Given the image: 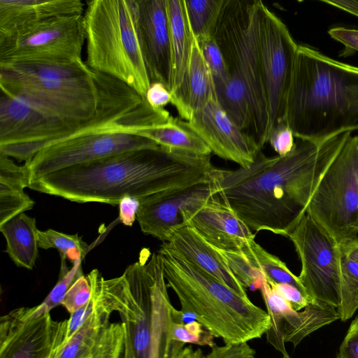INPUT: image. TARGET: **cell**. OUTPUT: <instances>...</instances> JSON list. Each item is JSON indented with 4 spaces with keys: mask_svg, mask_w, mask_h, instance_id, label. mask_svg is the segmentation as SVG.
Listing matches in <instances>:
<instances>
[{
    "mask_svg": "<svg viewBox=\"0 0 358 358\" xmlns=\"http://www.w3.org/2000/svg\"><path fill=\"white\" fill-rule=\"evenodd\" d=\"M350 135L346 132L321 142L299 139L287 155L268 157L260 151L247 168H215L218 194L252 231L287 236Z\"/></svg>",
    "mask_w": 358,
    "mask_h": 358,
    "instance_id": "1",
    "label": "cell"
},
{
    "mask_svg": "<svg viewBox=\"0 0 358 358\" xmlns=\"http://www.w3.org/2000/svg\"><path fill=\"white\" fill-rule=\"evenodd\" d=\"M215 168L210 155L158 145L68 167L31 182L29 188L74 202L115 206L125 198L140 201L203 181Z\"/></svg>",
    "mask_w": 358,
    "mask_h": 358,
    "instance_id": "2",
    "label": "cell"
},
{
    "mask_svg": "<svg viewBox=\"0 0 358 358\" xmlns=\"http://www.w3.org/2000/svg\"><path fill=\"white\" fill-rule=\"evenodd\" d=\"M285 121L314 142L358 130V67L299 45Z\"/></svg>",
    "mask_w": 358,
    "mask_h": 358,
    "instance_id": "3",
    "label": "cell"
},
{
    "mask_svg": "<svg viewBox=\"0 0 358 358\" xmlns=\"http://www.w3.org/2000/svg\"><path fill=\"white\" fill-rule=\"evenodd\" d=\"M259 0H224L213 38L224 59L229 80L217 91L231 120L262 149L267 143V105L262 80Z\"/></svg>",
    "mask_w": 358,
    "mask_h": 358,
    "instance_id": "4",
    "label": "cell"
},
{
    "mask_svg": "<svg viewBox=\"0 0 358 358\" xmlns=\"http://www.w3.org/2000/svg\"><path fill=\"white\" fill-rule=\"evenodd\" d=\"M168 287L176 294L181 310L194 315L224 343L260 338L271 327L266 310L196 268L163 242L158 250Z\"/></svg>",
    "mask_w": 358,
    "mask_h": 358,
    "instance_id": "5",
    "label": "cell"
},
{
    "mask_svg": "<svg viewBox=\"0 0 358 358\" xmlns=\"http://www.w3.org/2000/svg\"><path fill=\"white\" fill-rule=\"evenodd\" d=\"M86 3L85 63L145 98L152 82L138 27L137 0H92Z\"/></svg>",
    "mask_w": 358,
    "mask_h": 358,
    "instance_id": "6",
    "label": "cell"
},
{
    "mask_svg": "<svg viewBox=\"0 0 358 358\" xmlns=\"http://www.w3.org/2000/svg\"><path fill=\"white\" fill-rule=\"evenodd\" d=\"M113 77L79 59L66 63H0L1 92L28 96L73 120L97 113Z\"/></svg>",
    "mask_w": 358,
    "mask_h": 358,
    "instance_id": "7",
    "label": "cell"
},
{
    "mask_svg": "<svg viewBox=\"0 0 358 358\" xmlns=\"http://www.w3.org/2000/svg\"><path fill=\"white\" fill-rule=\"evenodd\" d=\"M128 110L123 98L110 92L93 118L76 123L61 118L27 96L1 92L0 153L25 162L41 150L111 123Z\"/></svg>",
    "mask_w": 358,
    "mask_h": 358,
    "instance_id": "8",
    "label": "cell"
},
{
    "mask_svg": "<svg viewBox=\"0 0 358 358\" xmlns=\"http://www.w3.org/2000/svg\"><path fill=\"white\" fill-rule=\"evenodd\" d=\"M171 115L144 101L134 110L110 124L49 145L25 162L30 183L49 173L92 162L117 153L159 145L139 135L141 129L166 122Z\"/></svg>",
    "mask_w": 358,
    "mask_h": 358,
    "instance_id": "9",
    "label": "cell"
},
{
    "mask_svg": "<svg viewBox=\"0 0 358 358\" xmlns=\"http://www.w3.org/2000/svg\"><path fill=\"white\" fill-rule=\"evenodd\" d=\"M306 212L338 245L358 238V136L348 137L317 185Z\"/></svg>",
    "mask_w": 358,
    "mask_h": 358,
    "instance_id": "10",
    "label": "cell"
},
{
    "mask_svg": "<svg viewBox=\"0 0 358 358\" xmlns=\"http://www.w3.org/2000/svg\"><path fill=\"white\" fill-rule=\"evenodd\" d=\"M164 275L158 252L142 250L138 261L119 277L102 280L103 292L115 312L119 313L136 358H148L155 294Z\"/></svg>",
    "mask_w": 358,
    "mask_h": 358,
    "instance_id": "11",
    "label": "cell"
},
{
    "mask_svg": "<svg viewBox=\"0 0 358 358\" xmlns=\"http://www.w3.org/2000/svg\"><path fill=\"white\" fill-rule=\"evenodd\" d=\"M83 15L50 18L0 36V63H66L82 59Z\"/></svg>",
    "mask_w": 358,
    "mask_h": 358,
    "instance_id": "12",
    "label": "cell"
},
{
    "mask_svg": "<svg viewBox=\"0 0 358 358\" xmlns=\"http://www.w3.org/2000/svg\"><path fill=\"white\" fill-rule=\"evenodd\" d=\"M287 237L301 264L298 276L310 299L340 305L341 257L338 243L306 212Z\"/></svg>",
    "mask_w": 358,
    "mask_h": 358,
    "instance_id": "13",
    "label": "cell"
},
{
    "mask_svg": "<svg viewBox=\"0 0 358 358\" xmlns=\"http://www.w3.org/2000/svg\"><path fill=\"white\" fill-rule=\"evenodd\" d=\"M262 80L267 105L266 140L272 129L285 122L286 102L298 46L287 26L263 3L259 35Z\"/></svg>",
    "mask_w": 358,
    "mask_h": 358,
    "instance_id": "14",
    "label": "cell"
},
{
    "mask_svg": "<svg viewBox=\"0 0 358 358\" xmlns=\"http://www.w3.org/2000/svg\"><path fill=\"white\" fill-rule=\"evenodd\" d=\"M68 319L58 321L50 313L26 319L23 308L0 318V358H55L66 335Z\"/></svg>",
    "mask_w": 358,
    "mask_h": 358,
    "instance_id": "15",
    "label": "cell"
},
{
    "mask_svg": "<svg viewBox=\"0 0 358 358\" xmlns=\"http://www.w3.org/2000/svg\"><path fill=\"white\" fill-rule=\"evenodd\" d=\"M217 192L213 171L203 181L141 199L136 220L145 234L166 242L173 231L185 226L184 215L188 210Z\"/></svg>",
    "mask_w": 358,
    "mask_h": 358,
    "instance_id": "16",
    "label": "cell"
},
{
    "mask_svg": "<svg viewBox=\"0 0 358 358\" xmlns=\"http://www.w3.org/2000/svg\"><path fill=\"white\" fill-rule=\"evenodd\" d=\"M186 124L208 146L212 153L247 168L261 151L256 141L229 116L218 99L194 113Z\"/></svg>",
    "mask_w": 358,
    "mask_h": 358,
    "instance_id": "17",
    "label": "cell"
},
{
    "mask_svg": "<svg viewBox=\"0 0 358 358\" xmlns=\"http://www.w3.org/2000/svg\"><path fill=\"white\" fill-rule=\"evenodd\" d=\"M184 222L212 246L224 251L241 250L255 237L218 192L188 210Z\"/></svg>",
    "mask_w": 358,
    "mask_h": 358,
    "instance_id": "18",
    "label": "cell"
},
{
    "mask_svg": "<svg viewBox=\"0 0 358 358\" xmlns=\"http://www.w3.org/2000/svg\"><path fill=\"white\" fill-rule=\"evenodd\" d=\"M137 1L138 27L151 82H160L169 90L171 45L166 1Z\"/></svg>",
    "mask_w": 358,
    "mask_h": 358,
    "instance_id": "19",
    "label": "cell"
},
{
    "mask_svg": "<svg viewBox=\"0 0 358 358\" xmlns=\"http://www.w3.org/2000/svg\"><path fill=\"white\" fill-rule=\"evenodd\" d=\"M171 45V104L180 118L188 121L191 115L186 97V81L192 52L193 34L190 29L184 0H166Z\"/></svg>",
    "mask_w": 358,
    "mask_h": 358,
    "instance_id": "20",
    "label": "cell"
},
{
    "mask_svg": "<svg viewBox=\"0 0 358 358\" xmlns=\"http://www.w3.org/2000/svg\"><path fill=\"white\" fill-rule=\"evenodd\" d=\"M164 243L201 271L241 296L248 297L246 289L233 274L219 250L205 241L192 227L185 225L176 229Z\"/></svg>",
    "mask_w": 358,
    "mask_h": 358,
    "instance_id": "21",
    "label": "cell"
},
{
    "mask_svg": "<svg viewBox=\"0 0 358 358\" xmlns=\"http://www.w3.org/2000/svg\"><path fill=\"white\" fill-rule=\"evenodd\" d=\"M81 0H0V36L50 18L83 15Z\"/></svg>",
    "mask_w": 358,
    "mask_h": 358,
    "instance_id": "22",
    "label": "cell"
},
{
    "mask_svg": "<svg viewBox=\"0 0 358 358\" xmlns=\"http://www.w3.org/2000/svg\"><path fill=\"white\" fill-rule=\"evenodd\" d=\"M10 158L0 153V225L34 205L24 192L30 185L27 165H17Z\"/></svg>",
    "mask_w": 358,
    "mask_h": 358,
    "instance_id": "23",
    "label": "cell"
},
{
    "mask_svg": "<svg viewBox=\"0 0 358 358\" xmlns=\"http://www.w3.org/2000/svg\"><path fill=\"white\" fill-rule=\"evenodd\" d=\"M90 284L94 298V310L77 331L64 343L55 358L83 357L101 329L110 322L114 311L102 294L101 281L94 278L90 280Z\"/></svg>",
    "mask_w": 358,
    "mask_h": 358,
    "instance_id": "24",
    "label": "cell"
},
{
    "mask_svg": "<svg viewBox=\"0 0 358 358\" xmlns=\"http://www.w3.org/2000/svg\"><path fill=\"white\" fill-rule=\"evenodd\" d=\"M6 241V252L19 267L32 269L38 255V231L35 218L22 213L2 225Z\"/></svg>",
    "mask_w": 358,
    "mask_h": 358,
    "instance_id": "25",
    "label": "cell"
},
{
    "mask_svg": "<svg viewBox=\"0 0 358 358\" xmlns=\"http://www.w3.org/2000/svg\"><path fill=\"white\" fill-rule=\"evenodd\" d=\"M340 320L336 308L326 303L312 300L300 311L292 307L282 316V329L285 343L296 347L306 337Z\"/></svg>",
    "mask_w": 358,
    "mask_h": 358,
    "instance_id": "26",
    "label": "cell"
},
{
    "mask_svg": "<svg viewBox=\"0 0 358 358\" xmlns=\"http://www.w3.org/2000/svg\"><path fill=\"white\" fill-rule=\"evenodd\" d=\"M137 133L170 150L199 156H208L212 153L205 142L180 117L171 116L166 122Z\"/></svg>",
    "mask_w": 358,
    "mask_h": 358,
    "instance_id": "27",
    "label": "cell"
},
{
    "mask_svg": "<svg viewBox=\"0 0 358 358\" xmlns=\"http://www.w3.org/2000/svg\"><path fill=\"white\" fill-rule=\"evenodd\" d=\"M186 97L191 117L210 101L218 99L213 75L194 36L187 76Z\"/></svg>",
    "mask_w": 358,
    "mask_h": 358,
    "instance_id": "28",
    "label": "cell"
},
{
    "mask_svg": "<svg viewBox=\"0 0 358 358\" xmlns=\"http://www.w3.org/2000/svg\"><path fill=\"white\" fill-rule=\"evenodd\" d=\"M241 250L244 252L250 264L264 275L268 282L293 285L310 299L299 277L288 268L285 262L264 249L255 239L247 243Z\"/></svg>",
    "mask_w": 358,
    "mask_h": 358,
    "instance_id": "29",
    "label": "cell"
},
{
    "mask_svg": "<svg viewBox=\"0 0 358 358\" xmlns=\"http://www.w3.org/2000/svg\"><path fill=\"white\" fill-rule=\"evenodd\" d=\"M190 29L198 43L213 38L224 0H184Z\"/></svg>",
    "mask_w": 358,
    "mask_h": 358,
    "instance_id": "30",
    "label": "cell"
},
{
    "mask_svg": "<svg viewBox=\"0 0 358 358\" xmlns=\"http://www.w3.org/2000/svg\"><path fill=\"white\" fill-rule=\"evenodd\" d=\"M260 290L271 321V327L265 334L266 340L282 355L283 358H290L285 348L282 321L284 312L292 306L271 289L266 279L263 280Z\"/></svg>",
    "mask_w": 358,
    "mask_h": 358,
    "instance_id": "31",
    "label": "cell"
},
{
    "mask_svg": "<svg viewBox=\"0 0 358 358\" xmlns=\"http://www.w3.org/2000/svg\"><path fill=\"white\" fill-rule=\"evenodd\" d=\"M358 309V264L341 253L340 320L346 322Z\"/></svg>",
    "mask_w": 358,
    "mask_h": 358,
    "instance_id": "32",
    "label": "cell"
},
{
    "mask_svg": "<svg viewBox=\"0 0 358 358\" xmlns=\"http://www.w3.org/2000/svg\"><path fill=\"white\" fill-rule=\"evenodd\" d=\"M125 330L122 322H108L85 355L87 358H123Z\"/></svg>",
    "mask_w": 358,
    "mask_h": 358,
    "instance_id": "33",
    "label": "cell"
},
{
    "mask_svg": "<svg viewBox=\"0 0 358 358\" xmlns=\"http://www.w3.org/2000/svg\"><path fill=\"white\" fill-rule=\"evenodd\" d=\"M61 266L58 282L43 302L34 307H24L26 319L34 318L50 313L51 310L61 305L71 285L78 278L83 275L81 268V259L73 262V266L71 269H68L66 266Z\"/></svg>",
    "mask_w": 358,
    "mask_h": 358,
    "instance_id": "34",
    "label": "cell"
},
{
    "mask_svg": "<svg viewBox=\"0 0 358 358\" xmlns=\"http://www.w3.org/2000/svg\"><path fill=\"white\" fill-rule=\"evenodd\" d=\"M38 247L42 249L55 248L61 259H69L73 262L81 259L88 248L87 244L78 234L69 235L53 229L38 231Z\"/></svg>",
    "mask_w": 358,
    "mask_h": 358,
    "instance_id": "35",
    "label": "cell"
},
{
    "mask_svg": "<svg viewBox=\"0 0 358 358\" xmlns=\"http://www.w3.org/2000/svg\"><path fill=\"white\" fill-rule=\"evenodd\" d=\"M218 250L224 258L233 274L245 289L249 288L252 290L261 289L265 278L250 264L242 250Z\"/></svg>",
    "mask_w": 358,
    "mask_h": 358,
    "instance_id": "36",
    "label": "cell"
},
{
    "mask_svg": "<svg viewBox=\"0 0 358 358\" xmlns=\"http://www.w3.org/2000/svg\"><path fill=\"white\" fill-rule=\"evenodd\" d=\"M180 310H177L168 329L169 337L183 343L207 345L211 348L214 344L213 336L203 326L194 320L187 323L177 321Z\"/></svg>",
    "mask_w": 358,
    "mask_h": 358,
    "instance_id": "37",
    "label": "cell"
},
{
    "mask_svg": "<svg viewBox=\"0 0 358 358\" xmlns=\"http://www.w3.org/2000/svg\"><path fill=\"white\" fill-rule=\"evenodd\" d=\"M198 43L213 75L216 91H218L229 80V72L222 52L213 38Z\"/></svg>",
    "mask_w": 358,
    "mask_h": 358,
    "instance_id": "38",
    "label": "cell"
},
{
    "mask_svg": "<svg viewBox=\"0 0 358 358\" xmlns=\"http://www.w3.org/2000/svg\"><path fill=\"white\" fill-rule=\"evenodd\" d=\"M89 280L84 275L78 278L66 293L61 305L72 314L86 304L91 298Z\"/></svg>",
    "mask_w": 358,
    "mask_h": 358,
    "instance_id": "39",
    "label": "cell"
},
{
    "mask_svg": "<svg viewBox=\"0 0 358 358\" xmlns=\"http://www.w3.org/2000/svg\"><path fill=\"white\" fill-rule=\"evenodd\" d=\"M268 143L278 156L289 154L296 147L294 134L286 122H280L272 129Z\"/></svg>",
    "mask_w": 358,
    "mask_h": 358,
    "instance_id": "40",
    "label": "cell"
},
{
    "mask_svg": "<svg viewBox=\"0 0 358 358\" xmlns=\"http://www.w3.org/2000/svg\"><path fill=\"white\" fill-rule=\"evenodd\" d=\"M160 358H206L201 348L172 340L166 332L163 341Z\"/></svg>",
    "mask_w": 358,
    "mask_h": 358,
    "instance_id": "41",
    "label": "cell"
},
{
    "mask_svg": "<svg viewBox=\"0 0 358 358\" xmlns=\"http://www.w3.org/2000/svg\"><path fill=\"white\" fill-rule=\"evenodd\" d=\"M256 351L248 342L224 343L223 345L215 344L206 355V358H256Z\"/></svg>",
    "mask_w": 358,
    "mask_h": 358,
    "instance_id": "42",
    "label": "cell"
},
{
    "mask_svg": "<svg viewBox=\"0 0 358 358\" xmlns=\"http://www.w3.org/2000/svg\"><path fill=\"white\" fill-rule=\"evenodd\" d=\"M271 289L284 298L296 311L303 310L312 301L296 287L284 283L268 282Z\"/></svg>",
    "mask_w": 358,
    "mask_h": 358,
    "instance_id": "43",
    "label": "cell"
},
{
    "mask_svg": "<svg viewBox=\"0 0 358 358\" xmlns=\"http://www.w3.org/2000/svg\"><path fill=\"white\" fill-rule=\"evenodd\" d=\"M336 358H358V315L351 322Z\"/></svg>",
    "mask_w": 358,
    "mask_h": 358,
    "instance_id": "44",
    "label": "cell"
},
{
    "mask_svg": "<svg viewBox=\"0 0 358 358\" xmlns=\"http://www.w3.org/2000/svg\"><path fill=\"white\" fill-rule=\"evenodd\" d=\"M145 99L152 108L163 109L172 101V95L169 90L162 83H151Z\"/></svg>",
    "mask_w": 358,
    "mask_h": 358,
    "instance_id": "45",
    "label": "cell"
},
{
    "mask_svg": "<svg viewBox=\"0 0 358 358\" xmlns=\"http://www.w3.org/2000/svg\"><path fill=\"white\" fill-rule=\"evenodd\" d=\"M329 36L345 47V54L358 52V29L334 27L329 30Z\"/></svg>",
    "mask_w": 358,
    "mask_h": 358,
    "instance_id": "46",
    "label": "cell"
},
{
    "mask_svg": "<svg viewBox=\"0 0 358 358\" xmlns=\"http://www.w3.org/2000/svg\"><path fill=\"white\" fill-rule=\"evenodd\" d=\"M120 220L127 226H131L136 219L139 201L133 198H125L119 203Z\"/></svg>",
    "mask_w": 358,
    "mask_h": 358,
    "instance_id": "47",
    "label": "cell"
},
{
    "mask_svg": "<svg viewBox=\"0 0 358 358\" xmlns=\"http://www.w3.org/2000/svg\"><path fill=\"white\" fill-rule=\"evenodd\" d=\"M320 1L358 17V1L357 0H322Z\"/></svg>",
    "mask_w": 358,
    "mask_h": 358,
    "instance_id": "48",
    "label": "cell"
},
{
    "mask_svg": "<svg viewBox=\"0 0 358 358\" xmlns=\"http://www.w3.org/2000/svg\"><path fill=\"white\" fill-rule=\"evenodd\" d=\"M339 245L343 255L358 264V238L350 240Z\"/></svg>",
    "mask_w": 358,
    "mask_h": 358,
    "instance_id": "49",
    "label": "cell"
},
{
    "mask_svg": "<svg viewBox=\"0 0 358 358\" xmlns=\"http://www.w3.org/2000/svg\"><path fill=\"white\" fill-rule=\"evenodd\" d=\"M82 358H87V357L86 356H84V357H82Z\"/></svg>",
    "mask_w": 358,
    "mask_h": 358,
    "instance_id": "50",
    "label": "cell"
}]
</instances>
